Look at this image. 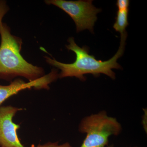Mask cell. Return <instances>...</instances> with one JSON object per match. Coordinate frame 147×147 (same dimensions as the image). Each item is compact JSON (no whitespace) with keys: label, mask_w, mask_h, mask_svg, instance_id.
<instances>
[{"label":"cell","mask_w":147,"mask_h":147,"mask_svg":"<svg viewBox=\"0 0 147 147\" xmlns=\"http://www.w3.org/2000/svg\"><path fill=\"white\" fill-rule=\"evenodd\" d=\"M127 36L126 32L121 34L120 44L119 50L114 57L109 60L102 61L97 60L93 55L89 54V50L88 47H79L76 44L73 37L68 40L69 44L66 46L68 50L73 51L76 55V60L72 63H62L55 60L46 57V62L50 65L60 69L59 74L60 78L67 77H75L81 81H85L84 75L92 74L94 76H99L103 74L111 79H115V73L112 70L113 69L121 68L117 61L121 57L124 52Z\"/></svg>","instance_id":"1"},{"label":"cell","mask_w":147,"mask_h":147,"mask_svg":"<svg viewBox=\"0 0 147 147\" xmlns=\"http://www.w3.org/2000/svg\"><path fill=\"white\" fill-rule=\"evenodd\" d=\"M0 79L11 81L17 76L35 81L44 76L45 71L41 67L29 63L21 54L22 41L13 36L6 25L0 30Z\"/></svg>","instance_id":"2"},{"label":"cell","mask_w":147,"mask_h":147,"mask_svg":"<svg viewBox=\"0 0 147 147\" xmlns=\"http://www.w3.org/2000/svg\"><path fill=\"white\" fill-rule=\"evenodd\" d=\"M121 129L117 120L109 117L105 111L86 117L79 126V131L86 134L80 147H105L109 137L119 135Z\"/></svg>","instance_id":"3"},{"label":"cell","mask_w":147,"mask_h":147,"mask_svg":"<svg viewBox=\"0 0 147 147\" xmlns=\"http://www.w3.org/2000/svg\"><path fill=\"white\" fill-rule=\"evenodd\" d=\"M45 1L47 5L57 7L68 14L76 24L77 32L86 29L93 32L97 14L101 9L93 5L92 1L47 0Z\"/></svg>","instance_id":"4"},{"label":"cell","mask_w":147,"mask_h":147,"mask_svg":"<svg viewBox=\"0 0 147 147\" xmlns=\"http://www.w3.org/2000/svg\"><path fill=\"white\" fill-rule=\"evenodd\" d=\"M22 110L11 105L0 107V147H26L17 134L20 125L13 121L16 113Z\"/></svg>","instance_id":"5"},{"label":"cell","mask_w":147,"mask_h":147,"mask_svg":"<svg viewBox=\"0 0 147 147\" xmlns=\"http://www.w3.org/2000/svg\"><path fill=\"white\" fill-rule=\"evenodd\" d=\"M58 77V71L54 69L50 73L33 82H26L18 79L11 82L9 85H0V107L7 99L21 91L32 88L36 90L48 89L49 85Z\"/></svg>","instance_id":"6"},{"label":"cell","mask_w":147,"mask_h":147,"mask_svg":"<svg viewBox=\"0 0 147 147\" xmlns=\"http://www.w3.org/2000/svg\"><path fill=\"white\" fill-rule=\"evenodd\" d=\"M128 10L119 11L117 12L116 21L113 25V28L116 31L123 34L126 32L125 29L128 26Z\"/></svg>","instance_id":"7"},{"label":"cell","mask_w":147,"mask_h":147,"mask_svg":"<svg viewBox=\"0 0 147 147\" xmlns=\"http://www.w3.org/2000/svg\"><path fill=\"white\" fill-rule=\"evenodd\" d=\"M9 8L8 5H7L6 2L4 1L0 0V30L3 26L2 19L6 13L8 12Z\"/></svg>","instance_id":"8"},{"label":"cell","mask_w":147,"mask_h":147,"mask_svg":"<svg viewBox=\"0 0 147 147\" xmlns=\"http://www.w3.org/2000/svg\"><path fill=\"white\" fill-rule=\"evenodd\" d=\"M31 147H72L71 145L68 142H66L64 144H59L58 142H47L44 144H39L35 146L32 145Z\"/></svg>","instance_id":"9"},{"label":"cell","mask_w":147,"mask_h":147,"mask_svg":"<svg viewBox=\"0 0 147 147\" xmlns=\"http://www.w3.org/2000/svg\"><path fill=\"white\" fill-rule=\"evenodd\" d=\"M118 10H128L129 1L128 0H118L116 3Z\"/></svg>","instance_id":"10"},{"label":"cell","mask_w":147,"mask_h":147,"mask_svg":"<svg viewBox=\"0 0 147 147\" xmlns=\"http://www.w3.org/2000/svg\"><path fill=\"white\" fill-rule=\"evenodd\" d=\"M106 147H114V146L113 145H110V146H107Z\"/></svg>","instance_id":"11"}]
</instances>
